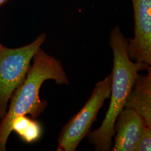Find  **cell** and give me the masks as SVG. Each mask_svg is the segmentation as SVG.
Here are the masks:
<instances>
[{"label": "cell", "mask_w": 151, "mask_h": 151, "mask_svg": "<svg viewBox=\"0 0 151 151\" xmlns=\"http://www.w3.org/2000/svg\"><path fill=\"white\" fill-rule=\"evenodd\" d=\"M129 40L119 26L111 29L109 45L113 54L112 83L110 103L101 126L87 135L89 143L95 146V151H110L115 135L114 126L125 105L140 70H147L151 65L130 60L128 55Z\"/></svg>", "instance_id": "cell-1"}, {"label": "cell", "mask_w": 151, "mask_h": 151, "mask_svg": "<svg viewBox=\"0 0 151 151\" xmlns=\"http://www.w3.org/2000/svg\"><path fill=\"white\" fill-rule=\"evenodd\" d=\"M33 63L25 79L10 99L8 111L0 123V151H5L14 119L21 115L38 117L47 108V101H42L39 92L44 82L53 80L57 84L68 85L69 80L60 60L39 48L32 57Z\"/></svg>", "instance_id": "cell-2"}, {"label": "cell", "mask_w": 151, "mask_h": 151, "mask_svg": "<svg viewBox=\"0 0 151 151\" xmlns=\"http://www.w3.org/2000/svg\"><path fill=\"white\" fill-rule=\"evenodd\" d=\"M46 38L42 33L31 43L17 48L0 43V119L5 116L12 93L25 80L34 55Z\"/></svg>", "instance_id": "cell-3"}, {"label": "cell", "mask_w": 151, "mask_h": 151, "mask_svg": "<svg viewBox=\"0 0 151 151\" xmlns=\"http://www.w3.org/2000/svg\"><path fill=\"white\" fill-rule=\"evenodd\" d=\"M111 74L99 81L88 100L81 110L65 124L58 138L57 151H75L83 139L90 133L96 121L99 111L110 96Z\"/></svg>", "instance_id": "cell-4"}, {"label": "cell", "mask_w": 151, "mask_h": 151, "mask_svg": "<svg viewBox=\"0 0 151 151\" xmlns=\"http://www.w3.org/2000/svg\"><path fill=\"white\" fill-rule=\"evenodd\" d=\"M134 11V37L128 39L131 60L151 65V0H131Z\"/></svg>", "instance_id": "cell-5"}, {"label": "cell", "mask_w": 151, "mask_h": 151, "mask_svg": "<svg viewBox=\"0 0 151 151\" xmlns=\"http://www.w3.org/2000/svg\"><path fill=\"white\" fill-rule=\"evenodd\" d=\"M146 126L143 118L135 110L124 108L114 123V133L116 134L111 151H134Z\"/></svg>", "instance_id": "cell-6"}, {"label": "cell", "mask_w": 151, "mask_h": 151, "mask_svg": "<svg viewBox=\"0 0 151 151\" xmlns=\"http://www.w3.org/2000/svg\"><path fill=\"white\" fill-rule=\"evenodd\" d=\"M146 75L138 74L124 108L135 110L151 128V67Z\"/></svg>", "instance_id": "cell-7"}, {"label": "cell", "mask_w": 151, "mask_h": 151, "mask_svg": "<svg viewBox=\"0 0 151 151\" xmlns=\"http://www.w3.org/2000/svg\"><path fill=\"white\" fill-rule=\"evenodd\" d=\"M12 132H15L22 140L28 143L36 142L41 137L42 128L40 123L27 117V115H21L14 119Z\"/></svg>", "instance_id": "cell-8"}, {"label": "cell", "mask_w": 151, "mask_h": 151, "mask_svg": "<svg viewBox=\"0 0 151 151\" xmlns=\"http://www.w3.org/2000/svg\"><path fill=\"white\" fill-rule=\"evenodd\" d=\"M151 150V128L146 126L137 143L134 151H150Z\"/></svg>", "instance_id": "cell-9"}, {"label": "cell", "mask_w": 151, "mask_h": 151, "mask_svg": "<svg viewBox=\"0 0 151 151\" xmlns=\"http://www.w3.org/2000/svg\"><path fill=\"white\" fill-rule=\"evenodd\" d=\"M10 0H0V7L5 5Z\"/></svg>", "instance_id": "cell-10"}]
</instances>
